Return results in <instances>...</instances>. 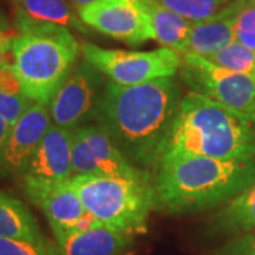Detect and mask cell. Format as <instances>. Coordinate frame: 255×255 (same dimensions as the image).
<instances>
[{
	"label": "cell",
	"instance_id": "14",
	"mask_svg": "<svg viewBox=\"0 0 255 255\" xmlns=\"http://www.w3.org/2000/svg\"><path fill=\"white\" fill-rule=\"evenodd\" d=\"M246 0H231L211 17L193 23L187 53L209 58L234 41V24Z\"/></svg>",
	"mask_w": 255,
	"mask_h": 255
},
{
	"label": "cell",
	"instance_id": "4",
	"mask_svg": "<svg viewBox=\"0 0 255 255\" xmlns=\"http://www.w3.org/2000/svg\"><path fill=\"white\" fill-rule=\"evenodd\" d=\"M11 67L28 100L48 105L78 63L81 46L71 30L16 10Z\"/></svg>",
	"mask_w": 255,
	"mask_h": 255
},
{
	"label": "cell",
	"instance_id": "25",
	"mask_svg": "<svg viewBox=\"0 0 255 255\" xmlns=\"http://www.w3.org/2000/svg\"><path fill=\"white\" fill-rule=\"evenodd\" d=\"M214 255H255V228L231 237Z\"/></svg>",
	"mask_w": 255,
	"mask_h": 255
},
{
	"label": "cell",
	"instance_id": "12",
	"mask_svg": "<svg viewBox=\"0 0 255 255\" xmlns=\"http://www.w3.org/2000/svg\"><path fill=\"white\" fill-rule=\"evenodd\" d=\"M74 129L51 125L23 174V183L68 182L73 172Z\"/></svg>",
	"mask_w": 255,
	"mask_h": 255
},
{
	"label": "cell",
	"instance_id": "26",
	"mask_svg": "<svg viewBox=\"0 0 255 255\" xmlns=\"http://www.w3.org/2000/svg\"><path fill=\"white\" fill-rule=\"evenodd\" d=\"M16 36V27L10 23L9 17L0 10V67L4 64H11V51Z\"/></svg>",
	"mask_w": 255,
	"mask_h": 255
},
{
	"label": "cell",
	"instance_id": "6",
	"mask_svg": "<svg viewBox=\"0 0 255 255\" xmlns=\"http://www.w3.org/2000/svg\"><path fill=\"white\" fill-rule=\"evenodd\" d=\"M81 54L110 81L127 87L176 77L183 64V55L167 47L127 51L85 43L81 46Z\"/></svg>",
	"mask_w": 255,
	"mask_h": 255
},
{
	"label": "cell",
	"instance_id": "1",
	"mask_svg": "<svg viewBox=\"0 0 255 255\" xmlns=\"http://www.w3.org/2000/svg\"><path fill=\"white\" fill-rule=\"evenodd\" d=\"M182 98L174 77L130 87L108 81L95 119L130 163L149 172L163 156Z\"/></svg>",
	"mask_w": 255,
	"mask_h": 255
},
{
	"label": "cell",
	"instance_id": "19",
	"mask_svg": "<svg viewBox=\"0 0 255 255\" xmlns=\"http://www.w3.org/2000/svg\"><path fill=\"white\" fill-rule=\"evenodd\" d=\"M14 7L28 17L88 33L78 11L68 0H13Z\"/></svg>",
	"mask_w": 255,
	"mask_h": 255
},
{
	"label": "cell",
	"instance_id": "13",
	"mask_svg": "<svg viewBox=\"0 0 255 255\" xmlns=\"http://www.w3.org/2000/svg\"><path fill=\"white\" fill-rule=\"evenodd\" d=\"M70 180L55 184L24 183L27 199L44 213L54 237L71 233L77 223L88 214Z\"/></svg>",
	"mask_w": 255,
	"mask_h": 255
},
{
	"label": "cell",
	"instance_id": "8",
	"mask_svg": "<svg viewBox=\"0 0 255 255\" xmlns=\"http://www.w3.org/2000/svg\"><path fill=\"white\" fill-rule=\"evenodd\" d=\"M105 85L95 67L84 58L78 61L48 104L53 125L77 129L90 124L97 118Z\"/></svg>",
	"mask_w": 255,
	"mask_h": 255
},
{
	"label": "cell",
	"instance_id": "29",
	"mask_svg": "<svg viewBox=\"0 0 255 255\" xmlns=\"http://www.w3.org/2000/svg\"><path fill=\"white\" fill-rule=\"evenodd\" d=\"M124 1H130V3H136L137 0H124Z\"/></svg>",
	"mask_w": 255,
	"mask_h": 255
},
{
	"label": "cell",
	"instance_id": "7",
	"mask_svg": "<svg viewBox=\"0 0 255 255\" xmlns=\"http://www.w3.org/2000/svg\"><path fill=\"white\" fill-rule=\"evenodd\" d=\"M180 78L193 92L206 95L233 110L255 114V77L236 73L201 55L183 54Z\"/></svg>",
	"mask_w": 255,
	"mask_h": 255
},
{
	"label": "cell",
	"instance_id": "17",
	"mask_svg": "<svg viewBox=\"0 0 255 255\" xmlns=\"http://www.w3.org/2000/svg\"><path fill=\"white\" fill-rule=\"evenodd\" d=\"M0 238L34 244L48 241L27 206L4 191H0Z\"/></svg>",
	"mask_w": 255,
	"mask_h": 255
},
{
	"label": "cell",
	"instance_id": "28",
	"mask_svg": "<svg viewBox=\"0 0 255 255\" xmlns=\"http://www.w3.org/2000/svg\"><path fill=\"white\" fill-rule=\"evenodd\" d=\"M71 4L74 6V9L77 10H81L82 7H85V6H88L90 3H92V1H95V0H68Z\"/></svg>",
	"mask_w": 255,
	"mask_h": 255
},
{
	"label": "cell",
	"instance_id": "23",
	"mask_svg": "<svg viewBox=\"0 0 255 255\" xmlns=\"http://www.w3.org/2000/svg\"><path fill=\"white\" fill-rule=\"evenodd\" d=\"M234 41L255 50V0H246L234 24Z\"/></svg>",
	"mask_w": 255,
	"mask_h": 255
},
{
	"label": "cell",
	"instance_id": "21",
	"mask_svg": "<svg viewBox=\"0 0 255 255\" xmlns=\"http://www.w3.org/2000/svg\"><path fill=\"white\" fill-rule=\"evenodd\" d=\"M209 60L223 68L255 77V50L237 41H233L227 47L221 48L216 54L209 57Z\"/></svg>",
	"mask_w": 255,
	"mask_h": 255
},
{
	"label": "cell",
	"instance_id": "3",
	"mask_svg": "<svg viewBox=\"0 0 255 255\" xmlns=\"http://www.w3.org/2000/svg\"><path fill=\"white\" fill-rule=\"evenodd\" d=\"M166 155H197L221 160L255 159V114L240 112L189 91L180 101L164 147Z\"/></svg>",
	"mask_w": 255,
	"mask_h": 255
},
{
	"label": "cell",
	"instance_id": "15",
	"mask_svg": "<svg viewBox=\"0 0 255 255\" xmlns=\"http://www.w3.org/2000/svg\"><path fill=\"white\" fill-rule=\"evenodd\" d=\"M61 255H129L133 237L105 226L55 237Z\"/></svg>",
	"mask_w": 255,
	"mask_h": 255
},
{
	"label": "cell",
	"instance_id": "24",
	"mask_svg": "<svg viewBox=\"0 0 255 255\" xmlns=\"http://www.w3.org/2000/svg\"><path fill=\"white\" fill-rule=\"evenodd\" d=\"M0 255H61L53 243H27L0 238Z\"/></svg>",
	"mask_w": 255,
	"mask_h": 255
},
{
	"label": "cell",
	"instance_id": "10",
	"mask_svg": "<svg viewBox=\"0 0 255 255\" xmlns=\"http://www.w3.org/2000/svg\"><path fill=\"white\" fill-rule=\"evenodd\" d=\"M87 27L98 33L136 47L153 40L145 11L136 3L124 0H95L78 10Z\"/></svg>",
	"mask_w": 255,
	"mask_h": 255
},
{
	"label": "cell",
	"instance_id": "20",
	"mask_svg": "<svg viewBox=\"0 0 255 255\" xmlns=\"http://www.w3.org/2000/svg\"><path fill=\"white\" fill-rule=\"evenodd\" d=\"M31 104L33 102L26 97L11 64L1 65L0 67V117L6 119L10 125H14Z\"/></svg>",
	"mask_w": 255,
	"mask_h": 255
},
{
	"label": "cell",
	"instance_id": "16",
	"mask_svg": "<svg viewBox=\"0 0 255 255\" xmlns=\"http://www.w3.org/2000/svg\"><path fill=\"white\" fill-rule=\"evenodd\" d=\"M136 4L147 16L153 40L182 55L187 53V41L193 21L166 9L155 0H137Z\"/></svg>",
	"mask_w": 255,
	"mask_h": 255
},
{
	"label": "cell",
	"instance_id": "9",
	"mask_svg": "<svg viewBox=\"0 0 255 255\" xmlns=\"http://www.w3.org/2000/svg\"><path fill=\"white\" fill-rule=\"evenodd\" d=\"M73 172L74 176L104 174L124 179L150 176L128 160L100 124H87L74 129Z\"/></svg>",
	"mask_w": 255,
	"mask_h": 255
},
{
	"label": "cell",
	"instance_id": "18",
	"mask_svg": "<svg viewBox=\"0 0 255 255\" xmlns=\"http://www.w3.org/2000/svg\"><path fill=\"white\" fill-rule=\"evenodd\" d=\"M255 228V183L237 197L221 206L210 220V230L214 234L238 236Z\"/></svg>",
	"mask_w": 255,
	"mask_h": 255
},
{
	"label": "cell",
	"instance_id": "5",
	"mask_svg": "<svg viewBox=\"0 0 255 255\" xmlns=\"http://www.w3.org/2000/svg\"><path fill=\"white\" fill-rule=\"evenodd\" d=\"M71 186L88 214L102 226L135 237L147 233V219L156 211V194L150 176L124 179L104 174H77Z\"/></svg>",
	"mask_w": 255,
	"mask_h": 255
},
{
	"label": "cell",
	"instance_id": "2",
	"mask_svg": "<svg viewBox=\"0 0 255 255\" xmlns=\"http://www.w3.org/2000/svg\"><path fill=\"white\" fill-rule=\"evenodd\" d=\"M156 211L190 214L224 206L255 183V159L166 155L155 167Z\"/></svg>",
	"mask_w": 255,
	"mask_h": 255
},
{
	"label": "cell",
	"instance_id": "11",
	"mask_svg": "<svg viewBox=\"0 0 255 255\" xmlns=\"http://www.w3.org/2000/svg\"><path fill=\"white\" fill-rule=\"evenodd\" d=\"M53 125L48 105L33 102L11 125L7 142L0 156V169L13 176H23L36 149Z\"/></svg>",
	"mask_w": 255,
	"mask_h": 255
},
{
	"label": "cell",
	"instance_id": "22",
	"mask_svg": "<svg viewBox=\"0 0 255 255\" xmlns=\"http://www.w3.org/2000/svg\"><path fill=\"white\" fill-rule=\"evenodd\" d=\"M193 23L211 17L231 0H155Z\"/></svg>",
	"mask_w": 255,
	"mask_h": 255
},
{
	"label": "cell",
	"instance_id": "27",
	"mask_svg": "<svg viewBox=\"0 0 255 255\" xmlns=\"http://www.w3.org/2000/svg\"><path fill=\"white\" fill-rule=\"evenodd\" d=\"M10 129H11V125H10L6 119L0 117V156H1V152H3V149H4V145H6V142H7Z\"/></svg>",
	"mask_w": 255,
	"mask_h": 255
}]
</instances>
